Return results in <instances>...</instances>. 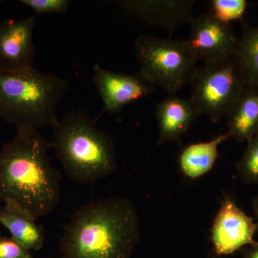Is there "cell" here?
I'll use <instances>...</instances> for the list:
<instances>
[{"mask_svg": "<svg viewBox=\"0 0 258 258\" xmlns=\"http://www.w3.org/2000/svg\"><path fill=\"white\" fill-rule=\"evenodd\" d=\"M52 142L39 131L17 132L0 150V202L47 216L60 200V174L51 164Z\"/></svg>", "mask_w": 258, "mask_h": 258, "instance_id": "cell-1", "label": "cell"}, {"mask_svg": "<svg viewBox=\"0 0 258 258\" xmlns=\"http://www.w3.org/2000/svg\"><path fill=\"white\" fill-rule=\"evenodd\" d=\"M140 239L138 212L123 197L101 199L74 212L60 241L62 258H132Z\"/></svg>", "mask_w": 258, "mask_h": 258, "instance_id": "cell-2", "label": "cell"}, {"mask_svg": "<svg viewBox=\"0 0 258 258\" xmlns=\"http://www.w3.org/2000/svg\"><path fill=\"white\" fill-rule=\"evenodd\" d=\"M69 80L40 70H0V119L17 132L39 131L58 123L57 106L69 91Z\"/></svg>", "mask_w": 258, "mask_h": 258, "instance_id": "cell-3", "label": "cell"}, {"mask_svg": "<svg viewBox=\"0 0 258 258\" xmlns=\"http://www.w3.org/2000/svg\"><path fill=\"white\" fill-rule=\"evenodd\" d=\"M51 142L66 175L74 182L91 184L116 171L111 137L85 111L71 112L60 119Z\"/></svg>", "mask_w": 258, "mask_h": 258, "instance_id": "cell-4", "label": "cell"}, {"mask_svg": "<svg viewBox=\"0 0 258 258\" xmlns=\"http://www.w3.org/2000/svg\"><path fill=\"white\" fill-rule=\"evenodd\" d=\"M139 74L169 95L189 83L198 61L185 40L161 38L144 34L134 42Z\"/></svg>", "mask_w": 258, "mask_h": 258, "instance_id": "cell-5", "label": "cell"}, {"mask_svg": "<svg viewBox=\"0 0 258 258\" xmlns=\"http://www.w3.org/2000/svg\"><path fill=\"white\" fill-rule=\"evenodd\" d=\"M189 83V99L199 116L205 115L214 123L227 115L247 87L234 55L197 66Z\"/></svg>", "mask_w": 258, "mask_h": 258, "instance_id": "cell-6", "label": "cell"}, {"mask_svg": "<svg viewBox=\"0 0 258 258\" xmlns=\"http://www.w3.org/2000/svg\"><path fill=\"white\" fill-rule=\"evenodd\" d=\"M257 222L239 208L234 199L225 196L211 230V242L215 254L219 257L230 255L247 245L255 243Z\"/></svg>", "mask_w": 258, "mask_h": 258, "instance_id": "cell-7", "label": "cell"}, {"mask_svg": "<svg viewBox=\"0 0 258 258\" xmlns=\"http://www.w3.org/2000/svg\"><path fill=\"white\" fill-rule=\"evenodd\" d=\"M189 38L185 40L197 60L212 62L235 55L238 38L229 24L210 13L194 18Z\"/></svg>", "mask_w": 258, "mask_h": 258, "instance_id": "cell-8", "label": "cell"}, {"mask_svg": "<svg viewBox=\"0 0 258 258\" xmlns=\"http://www.w3.org/2000/svg\"><path fill=\"white\" fill-rule=\"evenodd\" d=\"M93 81L104 111L111 114L120 113L127 105L149 96L155 88L139 72H115L98 63L93 66Z\"/></svg>", "mask_w": 258, "mask_h": 258, "instance_id": "cell-9", "label": "cell"}, {"mask_svg": "<svg viewBox=\"0 0 258 258\" xmlns=\"http://www.w3.org/2000/svg\"><path fill=\"white\" fill-rule=\"evenodd\" d=\"M35 16L8 19L0 24V70L20 71L34 68Z\"/></svg>", "mask_w": 258, "mask_h": 258, "instance_id": "cell-10", "label": "cell"}, {"mask_svg": "<svg viewBox=\"0 0 258 258\" xmlns=\"http://www.w3.org/2000/svg\"><path fill=\"white\" fill-rule=\"evenodd\" d=\"M118 3L127 13L171 34L183 24L191 23L194 19V0H122Z\"/></svg>", "mask_w": 258, "mask_h": 258, "instance_id": "cell-11", "label": "cell"}, {"mask_svg": "<svg viewBox=\"0 0 258 258\" xmlns=\"http://www.w3.org/2000/svg\"><path fill=\"white\" fill-rule=\"evenodd\" d=\"M199 116L192 102L176 95L169 96L156 106L159 137L157 145L179 142Z\"/></svg>", "mask_w": 258, "mask_h": 258, "instance_id": "cell-12", "label": "cell"}, {"mask_svg": "<svg viewBox=\"0 0 258 258\" xmlns=\"http://www.w3.org/2000/svg\"><path fill=\"white\" fill-rule=\"evenodd\" d=\"M0 225L10 233V237L29 252L39 251L45 244V231L30 212L14 203L0 206Z\"/></svg>", "mask_w": 258, "mask_h": 258, "instance_id": "cell-13", "label": "cell"}, {"mask_svg": "<svg viewBox=\"0 0 258 258\" xmlns=\"http://www.w3.org/2000/svg\"><path fill=\"white\" fill-rule=\"evenodd\" d=\"M232 138L248 141L258 134V87L248 86L227 113Z\"/></svg>", "mask_w": 258, "mask_h": 258, "instance_id": "cell-14", "label": "cell"}, {"mask_svg": "<svg viewBox=\"0 0 258 258\" xmlns=\"http://www.w3.org/2000/svg\"><path fill=\"white\" fill-rule=\"evenodd\" d=\"M232 138L230 132L220 134L208 142L186 146L180 153L179 166L183 175L191 180L198 179L212 170L217 158L220 144Z\"/></svg>", "mask_w": 258, "mask_h": 258, "instance_id": "cell-15", "label": "cell"}, {"mask_svg": "<svg viewBox=\"0 0 258 258\" xmlns=\"http://www.w3.org/2000/svg\"><path fill=\"white\" fill-rule=\"evenodd\" d=\"M247 86L258 87V25H244L234 55Z\"/></svg>", "mask_w": 258, "mask_h": 258, "instance_id": "cell-16", "label": "cell"}, {"mask_svg": "<svg viewBox=\"0 0 258 258\" xmlns=\"http://www.w3.org/2000/svg\"><path fill=\"white\" fill-rule=\"evenodd\" d=\"M247 142V148L236 168L243 182L258 184V134Z\"/></svg>", "mask_w": 258, "mask_h": 258, "instance_id": "cell-17", "label": "cell"}, {"mask_svg": "<svg viewBox=\"0 0 258 258\" xmlns=\"http://www.w3.org/2000/svg\"><path fill=\"white\" fill-rule=\"evenodd\" d=\"M209 13L223 23L242 20L248 2L246 0H211L209 2Z\"/></svg>", "mask_w": 258, "mask_h": 258, "instance_id": "cell-18", "label": "cell"}, {"mask_svg": "<svg viewBox=\"0 0 258 258\" xmlns=\"http://www.w3.org/2000/svg\"><path fill=\"white\" fill-rule=\"evenodd\" d=\"M19 3L31 9L35 14H58L69 10V0H20Z\"/></svg>", "mask_w": 258, "mask_h": 258, "instance_id": "cell-19", "label": "cell"}, {"mask_svg": "<svg viewBox=\"0 0 258 258\" xmlns=\"http://www.w3.org/2000/svg\"><path fill=\"white\" fill-rule=\"evenodd\" d=\"M30 252L11 237H0V258H30Z\"/></svg>", "mask_w": 258, "mask_h": 258, "instance_id": "cell-20", "label": "cell"}, {"mask_svg": "<svg viewBox=\"0 0 258 258\" xmlns=\"http://www.w3.org/2000/svg\"><path fill=\"white\" fill-rule=\"evenodd\" d=\"M242 258H258V242L251 245L244 251Z\"/></svg>", "mask_w": 258, "mask_h": 258, "instance_id": "cell-21", "label": "cell"}, {"mask_svg": "<svg viewBox=\"0 0 258 258\" xmlns=\"http://www.w3.org/2000/svg\"><path fill=\"white\" fill-rule=\"evenodd\" d=\"M252 208H253L254 215H255L258 225V195L252 198Z\"/></svg>", "mask_w": 258, "mask_h": 258, "instance_id": "cell-22", "label": "cell"}, {"mask_svg": "<svg viewBox=\"0 0 258 258\" xmlns=\"http://www.w3.org/2000/svg\"><path fill=\"white\" fill-rule=\"evenodd\" d=\"M2 235H1V232H0V237H1Z\"/></svg>", "mask_w": 258, "mask_h": 258, "instance_id": "cell-23", "label": "cell"}, {"mask_svg": "<svg viewBox=\"0 0 258 258\" xmlns=\"http://www.w3.org/2000/svg\"><path fill=\"white\" fill-rule=\"evenodd\" d=\"M30 258H34V257H32H32H30Z\"/></svg>", "mask_w": 258, "mask_h": 258, "instance_id": "cell-24", "label": "cell"}]
</instances>
